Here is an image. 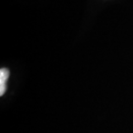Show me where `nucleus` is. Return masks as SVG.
Masks as SVG:
<instances>
[{
    "label": "nucleus",
    "instance_id": "f257e3e1",
    "mask_svg": "<svg viewBox=\"0 0 133 133\" xmlns=\"http://www.w3.org/2000/svg\"><path fill=\"white\" fill-rule=\"evenodd\" d=\"M9 77V71L7 68H1L0 70V95L2 96L6 91V82Z\"/></svg>",
    "mask_w": 133,
    "mask_h": 133
}]
</instances>
